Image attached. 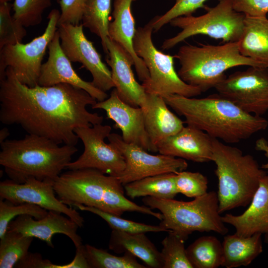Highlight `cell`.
Masks as SVG:
<instances>
[{"label": "cell", "instance_id": "1", "mask_svg": "<svg viewBox=\"0 0 268 268\" xmlns=\"http://www.w3.org/2000/svg\"><path fill=\"white\" fill-rule=\"evenodd\" d=\"M97 102L84 90L67 83L29 87L9 67L0 80V122L19 125L29 134L59 144L75 146L79 139L76 128L102 124V116L87 109Z\"/></svg>", "mask_w": 268, "mask_h": 268}, {"label": "cell", "instance_id": "2", "mask_svg": "<svg viewBox=\"0 0 268 268\" xmlns=\"http://www.w3.org/2000/svg\"><path fill=\"white\" fill-rule=\"evenodd\" d=\"M163 97L168 106L185 118L187 125L226 143H238L268 126L265 118L245 112L218 94L202 98L176 94Z\"/></svg>", "mask_w": 268, "mask_h": 268}, {"label": "cell", "instance_id": "3", "mask_svg": "<svg viewBox=\"0 0 268 268\" xmlns=\"http://www.w3.org/2000/svg\"><path fill=\"white\" fill-rule=\"evenodd\" d=\"M57 197L66 205L93 207L121 215L126 211L150 215L161 220L163 215L146 205H139L125 196L124 185L118 177L91 168L69 170L54 181Z\"/></svg>", "mask_w": 268, "mask_h": 268}, {"label": "cell", "instance_id": "4", "mask_svg": "<svg viewBox=\"0 0 268 268\" xmlns=\"http://www.w3.org/2000/svg\"><path fill=\"white\" fill-rule=\"evenodd\" d=\"M48 138L32 134L0 143V164L11 181L23 183L30 178L55 181L78 151L75 145L60 146Z\"/></svg>", "mask_w": 268, "mask_h": 268}, {"label": "cell", "instance_id": "5", "mask_svg": "<svg viewBox=\"0 0 268 268\" xmlns=\"http://www.w3.org/2000/svg\"><path fill=\"white\" fill-rule=\"evenodd\" d=\"M212 161L218 181V210L225 211L249 205L267 173L250 154L213 138Z\"/></svg>", "mask_w": 268, "mask_h": 268}, {"label": "cell", "instance_id": "6", "mask_svg": "<svg viewBox=\"0 0 268 268\" xmlns=\"http://www.w3.org/2000/svg\"><path fill=\"white\" fill-rule=\"evenodd\" d=\"M175 57L180 64L177 72L179 77L202 92L215 88L225 78L224 72L229 68L241 66L264 67L241 54L238 41L221 45H185Z\"/></svg>", "mask_w": 268, "mask_h": 268}, {"label": "cell", "instance_id": "7", "mask_svg": "<svg viewBox=\"0 0 268 268\" xmlns=\"http://www.w3.org/2000/svg\"><path fill=\"white\" fill-rule=\"evenodd\" d=\"M142 201L145 205L160 211L163 215L160 226L185 241L195 231H213L222 235L228 232L219 212L217 194L214 191L190 201L151 197H144Z\"/></svg>", "mask_w": 268, "mask_h": 268}, {"label": "cell", "instance_id": "8", "mask_svg": "<svg viewBox=\"0 0 268 268\" xmlns=\"http://www.w3.org/2000/svg\"><path fill=\"white\" fill-rule=\"evenodd\" d=\"M150 20L136 29L133 46L136 54L144 61L149 72L148 79L142 83L146 93L162 97L176 94L187 97L198 96L202 91L184 81L174 67L175 56L166 55L155 47Z\"/></svg>", "mask_w": 268, "mask_h": 268}, {"label": "cell", "instance_id": "9", "mask_svg": "<svg viewBox=\"0 0 268 268\" xmlns=\"http://www.w3.org/2000/svg\"><path fill=\"white\" fill-rule=\"evenodd\" d=\"M245 15L235 11L232 0H221L202 15L182 16L169 22L182 29L175 36L166 39L161 48L168 50L185 39L196 35H207L223 42L238 41L243 33Z\"/></svg>", "mask_w": 268, "mask_h": 268}, {"label": "cell", "instance_id": "10", "mask_svg": "<svg viewBox=\"0 0 268 268\" xmlns=\"http://www.w3.org/2000/svg\"><path fill=\"white\" fill-rule=\"evenodd\" d=\"M60 14L58 9H52L44 33L30 42L6 45L0 50V80L4 78L9 67L22 84L30 87L38 85L42 63L58 29Z\"/></svg>", "mask_w": 268, "mask_h": 268}, {"label": "cell", "instance_id": "11", "mask_svg": "<svg viewBox=\"0 0 268 268\" xmlns=\"http://www.w3.org/2000/svg\"><path fill=\"white\" fill-rule=\"evenodd\" d=\"M218 94L245 112L261 116L268 111V68L250 67L236 71L215 87Z\"/></svg>", "mask_w": 268, "mask_h": 268}, {"label": "cell", "instance_id": "12", "mask_svg": "<svg viewBox=\"0 0 268 268\" xmlns=\"http://www.w3.org/2000/svg\"><path fill=\"white\" fill-rule=\"evenodd\" d=\"M111 130V126L102 124L76 128L74 132L82 141L84 151L75 161L69 162L66 169H95L108 175L120 177L125 168V159L115 147L104 141Z\"/></svg>", "mask_w": 268, "mask_h": 268}, {"label": "cell", "instance_id": "13", "mask_svg": "<svg viewBox=\"0 0 268 268\" xmlns=\"http://www.w3.org/2000/svg\"><path fill=\"white\" fill-rule=\"evenodd\" d=\"M107 138L125 159V169L118 177L123 185L160 174H177L188 168L185 159L160 153H149L138 145L126 142L119 134L111 133Z\"/></svg>", "mask_w": 268, "mask_h": 268}, {"label": "cell", "instance_id": "14", "mask_svg": "<svg viewBox=\"0 0 268 268\" xmlns=\"http://www.w3.org/2000/svg\"><path fill=\"white\" fill-rule=\"evenodd\" d=\"M83 26L64 23L58 25L61 48L71 62L81 64L92 75L91 82L106 92L115 85L111 71L101 59L92 42L85 36Z\"/></svg>", "mask_w": 268, "mask_h": 268}, {"label": "cell", "instance_id": "15", "mask_svg": "<svg viewBox=\"0 0 268 268\" xmlns=\"http://www.w3.org/2000/svg\"><path fill=\"white\" fill-rule=\"evenodd\" d=\"M54 181L30 178L19 184L6 180L0 183V198L16 204H34L48 211L64 214L74 221L79 228L82 227L84 222L83 217L73 207L64 203L56 197Z\"/></svg>", "mask_w": 268, "mask_h": 268}, {"label": "cell", "instance_id": "16", "mask_svg": "<svg viewBox=\"0 0 268 268\" xmlns=\"http://www.w3.org/2000/svg\"><path fill=\"white\" fill-rule=\"evenodd\" d=\"M91 108L105 111L108 118L113 121L115 127L121 130L124 141L138 145L147 151L157 152L152 145L146 131L141 108L124 102L115 88L109 97L103 101H97Z\"/></svg>", "mask_w": 268, "mask_h": 268}, {"label": "cell", "instance_id": "17", "mask_svg": "<svg viewBox=\"0 0 268 268\" xmlns=\"http://www.w3.org/2000/svg\"><path fill=\"white\" fill-rule=\"evenodd\" d=\"M48 49V58L42 65L38 85L51 86L67 83L84 90L97 101H103L108 97L106 92L95 87L91 82L82 79L74 70L71 62L61 48L58 29Z\"/></svg>", "mask_w": 268, "mask_h": 268}, {"label": "cell", "instance_id": "18", "mask_svg": "<svg viewBox=\"0 0 268 268\" xmlns=\"http://www.w3.org/2000/svg\"><path fill=\"white\" fill-rule=\"evenodd\" d=\"M78 225L69 217L54 211H48L42 218L36 219L24 214L13 219L9 224L7 230L19 232L44 241L50 247L54 248L53 236L57 234L67 236L76 248L82 245L81 237L78 234Z\"/></svg>", "mask_w": 268, "mask_h": 268}, {"label": "cell", "instance_id": "19", "mask_svg": "<svg viewBox=\"0 0 268 268\" xmlns=\"http://www.w3.org/2000/svg\"><path fill=\"white\" fill-rule=\"evenodd\" d=\"M106 62L111 68L112 78L118 96L122 100L134 107H140L146 92L135 79L132 66V58L119 44L108 37Z\"/></svg>", "mask_w": 268, "mask_h": 268}, {"label": "cell", "instance_id": "20", "mask_svg": "<svg viewBox=\"0 0 268 268\" xmlns=\"http://www.w3.org/2000/svg\"><path fill=\"white\" fill-rule=\"evenodd\" d=\"M213 139L205 132L187 125L157 146L160 154L197 163L212 161Z\"/></svg>", "mask_w": 268, "mask_h": 268}, {"label": "cell", "instance_id": "21", "mask_svg": "<svg viewBox=\"0 0 268 268\" xmlns=\"http://www.w3.org/2000/svg\"><path fill=\"white\" fill-rule=\"evenodd\" d=\"M168 106L163 97L148 93L140 106L143 113L146 131L157 150L160 142L175 134L184 127L185 122Z\"/></svg>", "mask_w": 268, "mask_h": 268}, {"label": "cell", "instance_id": "22", "mask_svg": "<svg viewBox=\"0 0 268 268\" xmlns=\"http://www.w3.org/2000/svg\"><path fill=\"white\" fill-rule=\"evenodd\" d=\"M136 0H114L113 20L108 26V37L114 41L132 58L138 79L142 82L149 76L148 69L142 59L135 53L133 40L136 29L131 5Z\"/></svg>", "mask_w": 268, "mask_h": 268}, {"label": "cell", "instance_id": "23", "mask_svg": "<svg viewBox=\"0 0 268 268\" xmlns=\"http://www.w3.org/2000/svg\"><path fill=\"white\" fill-rule=\"evenodd\" d=\"M250 204L240 215L226 213L221 216L223 222L234 227L235 233L242 237L268 234V175L261 179Z\"/></svg>", "mask_w": 268, "mask_h": 268}, {"label": "cell", "instance_id": "24", "mask_svg": "<svg viewBox=\"0 0 268 268\" xmlns=\"http://www.w3.org/2000/svg\"><path fill=\"white\" fill-rule=\"evenodd\" d=\"M108 246L117 254L130 252L142 260L147 267L163 268L161 252L145 233H131L112 230Z\"/></svg>", "mask_w": 268, "mask_h": 268}, {"label": "cell", "instance_id": "25", "mask_svg": "<svg viewBox=\"0 0 268 268\" xmlns=\"http://www.w3.org/2000/svg\"><path fill=\"white\" fill-rule=\"evenodd\" d=\"M242 55L268 68V18L245 15L242 36L238 41Z\"/></svg>", "mask_w": 268, "mask_h": 268}, {"label": "cell", "instance_id": "26", "mask_svg": "<svg viewBox=\"0 0 268 268\" xmlns=\"http://www.w3.org/2000/svg\"><path fill=\"white\" fill-rule=\"evenodd\" d=\"M262 235L245 237L235 233L225 236L221 267L234 268L250 265L263 252Z\"/></svg>", "mask_w": 268, "mask_h": 268}, {"label": "cell", "instance_id": "27", "mask_svg": "<svg viewBox=\"0 0 268 268\" xmlns=\"http://www.w3.org/2000/svg\"><path fill=\"white\" fill-rule=\"evenodd\" d=\"M176 174L163 173L148 176L124 185L127 196L132 199L151 197L173 199L179 194L175 185Z\"/></svg>", "mask_w": 268, "mask_h": 268}, {"label": "cell", "instance_id": "28", "mask_svg": "<svg viewBox=\"0 0 268 268\" xmlns=\"http://www.w3.org/2000/svg\"><path fill=\"white\" fill-rule=\"evenodd\" d=\"M186 253L193 268H217L221 266L222 245L216 237L198 238L186 248Z\"/></svg>", "mask_w": 268, "mask_h": 268}, {"label": "cell", "instance_id": "29", "mask_svg": "<svg viewBox=\"0 0 268 268\" xmlns=\"http://www.w3.org/2000/svg\"><path fill=\"white\" fill-rule=\"evenodd\" d=\"M111 0H87L81 23L101 39L103 51L107 55Z\"/></svg>", "mask_w": 268, "mask_h": 268}, {"label": "cell", "instance_id": "30", "mask_svg": "<svg viewBox=\"0 0 268 268\" xmlns=\"http://www.w3.org/2000/svg\"><path fill=\"white\" fill-rule=\"evenodd\" d=\"M34 238L7 230L0 239V268H12L29 252Z\"/></svg>", "mask_w": 268, "mask_h": 268}, {"label": "cell", "instance_id": "31", "mask_svg": "<svg viewBox=\"0 0 268 268\" xmlns=\"http://www.w3.org/2000/svg\"><path fill=\"white\" fill-rule=\"evenodd\" d=\"M84 256L90 268H146L136 257L128 252L117 256L89 244L83 245Z\"/></svg>", "mask_w": 268, "mask_h": 268}, {"label": "cell", "instance_id": "32", "mask_svg": "<svg viewBox=\"0 0 268 268\" xmlns=\"http://www.w3.org/2000/svg\"><path fill=\"white\" fill-rule=\"evenodd\" d=\"M185 241L176 233L168 232L161 242L163 268H193L187 257Z\"/></svg>", "mask_w": 268, "mask_h": 268}, {"label": "cell", "instance_id": "33", "mask_svg": "<svg viewBox=\"0 0 268 268\" xmlns=\"http://www.w3.org/2000/svg\"><path fill=\"white\" fill-rule=\"evenodd\" d=\"M75 208L80 210L90 212L99 216L108 223L112 230L131 233L168 232L159 225L158 226L147 225L127 220L93 207L78 205Z\"/></svg>", "mask_w": 268, "mask_h": 268}, {"label": "cell", "instance_id": "34", "mask_svg": "<svg viewBox=\"0 0 268 268\" xmlns=\"http://www.w3.org/2000/svg\"><path fill=\"white\" fill-rule=\"evenodd\" d=\"M52 5V0H14V18L25 27L34 26L42 21L43 13Z\"/></svg>", "mask_w": 268, "mask_h": 268}, {"label": "cell", "instance_id": "35", "mask_svg": "<svg viewBox=\"0 0 268 268\" xmlns=\"http://www.w3.org/2000/svg\"><path fill=\"white\" fill-rule=\"evenodd\" d=\"M48 211L37 205L29 203H13L7 200H0V239L7 231L9 223L21 215H29L35 219L45 217Z\"/></svg>", "mask_w": 268, "mask_h": 268}, {"label": "cell", "instance_id": "36", "mask_svg": "<svg viewBox=\"0 0 268 268\" xmlns=\"http://www.w3.org/2000/svg\"><path fill=\"white\" fill-rule=\"evenodd\" d=\"M12 5L0 4V50L6 45L21 43L27 34L25 27L11 14Z\"/></svg>", "mask_w": 268, "mask_h": 268}, {"label": "cell", "instance_id": "37", "mask_svg": "<svg viewBox=\"0 0 268 268\" xmlns=\"http://www.w3.org/2000/svg\"><path fill=\"white\" fill-rule=\"evenodd\" d=\"M208 180L200 172L182 171L176 174L175 185L178 193L197 198L207 193Z\"/></svg>", "mask_w": 268, "mask_h": 268}, {"label": "cell", "instance_id": "38", "mask_svg": "<svg viewBox=\"0 0 268 268\" xmlns=\"http://www.w3.org/2000/svg\"><path fill=\"white\" fill-rule=\"evenodd\" d=\"M206 0H177L166 12L151 19L153 31H157L171 20L182 16L192 15L198 8L203 6Z\"/></svg>", "mask_w": 268, "mask_h": 268}, {"label": "cell", "instance_id": "39", "mask_svg": "<svg viewBox=\"0 0 268 268\" xmlns=\"http://www.w3.org/2000/svg\"><path fill=\"white\" fill-rule=\"evenodd\" d=\"M86 1L87 0H60L61 14L58 25L64 23L80 24Z\"/></svg>", "mask_w": 268, "mask_h": 268}, {"label": "cell", "instance_id": "40", "mask_svg": "<svg viewBox=\"0 0 268 268\" xmlns=\"http://www.w3.org/2000/svg\"><path fill=\"white\" fill-rule=\"evenodd\" d=\"M234 9L245 15L267 16L268 0H232Z\"/></svg>", "mask_w": 268, "mask_h": 268}, {"label": "cell", "instance_id": "41", "mask_svg": "<svg viewBox=\"0 0 268 268\" xmlns=\"http://www.w3.org/2000/svg\"><path fill=\"white\" fill-rule=\"evenodd\" d=\"M18 268H74V264L71 262L66 265H56L47 259H44L42 255L37 253L28 252V254L15 265Z\"/></svg>", "mask_w": 268, "mask_h": 268}, {"label": "cell", "instance_id": "42", "mask_svg": "<svg viewBox=\"0 0 268 268\" xmlns=\"http://www.w3.org/2000/svg\"><path fill=\"white\" fill-rule=\"evenodd\" d=\"M256 149L257 150L265 152V155L268 159V141L265 138L261 137L256 141ZM262 168L268 170V162L267 164H263Z\"/></svg>", "mask_w": 268, "mask_h": 268}, {"label": "cell", "instance_id": "43", "mask_svg": "<svg viewBox=\"0 0 268 268\" xmlns=\"http://www.w3.org/2000/svg\"><path fill=\"white\" fill-rule=\"evenodd\" d=\"M10 133L8 129L4 127L0 131V143L6 140V138L9 135Z\"/></svg>", "mask_w": 268, "mask_h": 268}, {"label": "cell", "instance_id": "44", "mask_svg": "<svg viewBox=\"0 0 268 268\" xmlns=\"http://www.w3.org/2000/svg\"><path fill=\"white\" fill-rule=\"evenodd\" d=\"M265 242L268 244V234L265 235Z\"/></svg>", "mask_w": 268, "mask_h": 268}, {"label": "cell", "instance_id": "45", "mask_svg": "<svg viewBox=\"0 0 268 268\" xmlns=\"http://www.w3.org/2000/svg\"><path fill=\"white\" fill-rule=\"evenodd\" d=\"M10 0H0V4L5 3H8Z\"/></svg>", "mask_w": 268, "mask_h": 268}, {"label": "cell", "instance_id": "46", "mask_svg": "<svg viewBox=\"0 0 268 268\" xmlns=\"http://www.w3.org/2000/svg\"><path fill=\"white\" fill-rule=\"evenodd\" d=\"M176 1L177 0H175Z\"/></svg>", "mask_w": 268, "mask_h": 268}]
</instances>
